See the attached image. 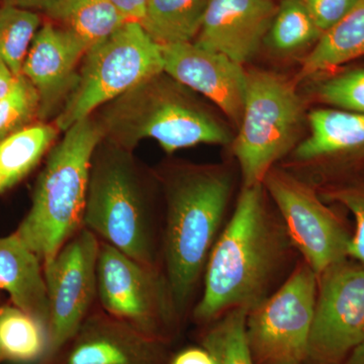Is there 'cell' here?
Returning <instances> with one entry per match:
<instances>
[{
    "mask_svg": "<svg viewBox=\"0 0 364 364\" xmlns=\"http://www.w3.org/2000/svg\"><path fill=\"white\" fill-rule=\"evenodd\" d=\"M161 265L177 312L186 321L221 233L232 177L215 165L174 167L163 179Z\"/></svg>",
    "mask_w": 364,
    "mask_h": 364,
    "instance_id": "obj_2",
    "label": "cell"
},
{
    "mask_svg": "<svg viewBox=\"0 0 364 364\" xmlns=\"http://www.w3.org/2000/svg\"><path fill=\"white\" fill-rule=\"evenodd\" d=\"M56 0H2V4L21 7L28 11H41L45 13Z\"/></svg>",
    "mask_w": 364,
    "mask_h": 364,
    "instance_id": "obj_34",
    "label": "cell"
},
{
    "mask_svg": "<svg viewBox=\"0 0 364 364\" xmlns=\"http://www.w3.org/2000/svg\"><path fill=\"white\" fill-rule=\"evenodd\" d=\"M170 364H215V361L203 347H188L173 354Z\"/></svg>",
    "mask_w": 364,
    "mask_h": 364,
    "instance_id": "obj_31",
    "label": "cell"
},
{
    "mask_svg": "<svg viewBox=\"0 0 364 364\" xmlns=\"http://www.w3.org/2000/svg\"><path fill=\"white\" fill-rule=\"evenodd\" d=\"M129 21L142 20L147 0H107Z\"/></svg>",
    "mask_w": 364,
    "mask_h": 364,
    "instance_id": "obj_32",
    "label": "cell"
},
{
    "mask_svg": "<svg viewBox=\"0 0 364 364\" xmlns=\"http://www.w3.org/2000/svg\"><path fill=\"white\" fill-rule=\"evenodd\" d=\"M18 78V76L14 75L6 64L0 60V100L14 90Z\"/></svg>",
    "mask_w": 364,
    "mask_h": 364,
    "instance_id": "obj_33",
    "label": "cell"
},
{
    "mask_svg": "<svg viewBox=\"0 0 364 364\" xmlns=\"http://www.w3.org/2000/svg\"><path fill=\"white\" fill-rule=\"evenodd\" d=\"M171 345L157 341L95 306L77 332L39 364H170Z\"/></svg>",
    "mask_w": 364,
    "mask_h": 364,
    "instance_id": "obj_13",
    "label": "cell"
},
{
    "mask_svg": "<svg viewBox=\"0 0 364 364\" xmlns=\"http://www.w3.org/2000/svg\"><path fill=\"white\" fill-rule=\"evenodd\" d=\"M210 0H147L140 25L159 46L195 41Z\"/></svg>",
    "mask_w": 364,
    "mask_h": 364,
    "instance_id": "obj_22",
    "label": "cell"
},
{
    "mask_svg": "<svg viewBox=\"0 0 364 364\" xmlns=\"http://www.w3.org/2000/svg\"><path fill=\"white\" fill-rule=\"evenodd\" d=\"M64 133L49 151L36 182L32 205L16 232L43 265L83 228L91 159L104 139L92 116Z\"/></svg>",
    "mask_w": 364,
    "mask_h": 364,
    "instance_id": "obj_5",
    "label": "cell"
},
{
    "mask_svg": "<svg viewBox=\"0 0 364 364\" xmlns=\"http://www.w3.org/2000/svg\"><path fill=\"white\" fill-rule=\"evenodd\" d=\"M317 277V299L303 364H344L364 343V264L347 258Z\"/></svg>",
    "mask_w": 364,
    "mask_h": 364,
    "instance_id": "obj_11",
    "label": "cell"
},
{
    "mask_svg": "<svg viewBox=\"0 0 364 364\" xmlns=\"http://www.w3.org/2000/svg\"><path fill=\"white\" fill-rule=\"evenodd\" d=\"M44 14L85 43L88 50L129 21L107 0H56Z\"/></svg>",
    "mask_w": 364,
    "mask_h": 364,
    "instance_id": "obj_19",
    "label": "cell"
},
{
    "mask_svg": "<svg viewBox=\"0 0 364 364\" xmlns=\"http://www.w3.org/2000/svg\"><path fill=\"white\" fill-rule=\"evenodd\" d=\"M277 11L273 0H210L193 43L243 65L264 42Z\"/></svg>",
    "mask_w": 364,
    "mask_h": 364,
    "instance_id": "obj_16",
    "label": "cell"
},
{
    "mask_svg": "<svg viewBox=\"0 0 364 364\" xmlns=\"http://www.w3.org/2000/svg\"><path fill=\"white\" fill-rule=\"evenodd\" d=\"M310 135L294 149V164L306 170L364 149V114L315 109L309 116Z\"/></svg>",
    "mask_w": 364,
    "mask_h": 364,
    "instance_id": "obj_18",
    "label": "cell"
},
{
    "mask_svg": "<svg viewBox=\"0 0 364 364\" xmlns=\"http://www.w3.org/2000/svg\"><path fill=\"white\" fill-rule=\"evenodd\" d=\"M105 140L133 151L152 139L167 154L200 144L229 145L232 134L165 72L104 105L98 117Z\"/></svg>",
    "mask_w": 364,
    "mask_h": 364,
    "instance_id": "obj_4",
    "label": "cell"
},
{
    "mask_svg": "<svg viewBox=\"0 0 364 364\" xmlns=\"http://www.w3.org/2000/svg\"><path fill=\"white\" fill-rule=\"evenodd\" d=\"M248 309L237 308L200 327L198 342L215 364H255L246 336Z\"/></svg>",
    "mask_w": 364,
    "mask_h": 364,
    "instance_id": "obj_24",
    "label": "cell"
},
{
    "mask_svg": "<svg viewBox=\"0 0 364 364\" xmlns=\"http://www.w3.org/2000/svg\"><path fill=\"white\" fill-rule=\"evenodd\" d=\"M317 291V275L299 258L284 284L248 311L246 336L254 363H304Z\"/></svg>",
    "mask_w": 364,
    "mask_h": 364,
    "instance_id": "obj_9",
    "label": "cell"
},
{
    "mask_svg": "<svg viewBox=\"0 0 364 364\" xmlns=\"http://www.w3.org/2000/svg\"><path fill=\"white\" fill-rule=\"evenodd\" d=\"M87 45L73 33L48 21L43 23L23 62L21 75L37 90L39 121L58 116L78 80V66Z\"/></svg>",
    "mask_w": 364,
    "mask_h": 364,
    "instance_id": "obj_15",
    "label": "cell"
},
{
    "mask_svg": "<svg viewBox=\"0 0 364 364\" xmlns=\"http://www.w3.org/2000/svg\"><path fill=\"white\" fill-rule=\"evenodd\" d=\"M314 21L323 33L350 13L359 0H303Z\"/></svg>",
    "mask_w": 364,
    "mask_h": 364,
    "instance_id": "obj_30",
    "label": "cell"
},
{
    "mask_svg": "<svg viewBox=\"0 0 364 364\" xmlns=\"http://www.w3.org/2000/svg\"><path fill=\"white\" fill-rule=\"evenodd\" d=\"M163 58L157 45L138 21H127L111 37L86 52L78 80L55 119L59 131L92 116L93 112L162 73Z\"/></svg>",
    "mask_w": 364,
    "mask_h": 364,
    "instance_id": "obj_7",
    "label": "cell"
},
{
    "mask_svg": "<svg viewBox=\"0 0 364 364\" xmlns=\"http://www.w3.org/2000/svg\"><path fill=\"white\" fill-rule=\"evenodd\" d=\"M265 195L262 183L243 186L210 251L203 294L191 310L200 327L234 309L257 306L284 284L299 259L286 225L277 210L268 208Z\"/></svg>",
    "mask_w": 364,
    "mask_h": 364,
    "instance_id": "obj_1",
    "label": "cell"
},
{
    "mask_svg": "<svg viewBox=\"0 0 364 364\" xmlns=\"http://www.w3.org/2000/svg\"><path fill=\"white\" fill-rule=\"evenodd\" d=\"M83 228L141 264L162 269V224L132 151L102 139L91 159Z\"/></svg>",
    "mask_w": 364,
    "mask_h": 364,
    "instance_id": "obj_3",
    "label": "cell"
},
{
    "mask_svg": "<svg viewBox=\"0 0 364 364\" xmlns=\"http://www.w3.org/2000/svg\"><path fill=\"white\" fill-rule=\"evenodd\" d=\"M40 100L37 90L23 75L14 90L0 100V142L39 121Z\"/></svg>",
    "mask_w": 364,
    "mask_h": 364,
    "instance_id": "obj_27",
    "label": "cell"
},
{
    "mask_svg": "<svg viewBox=\"0 0 364 364\" xmlns=\"http://www.w3.org/2000/svg\"><path fill=\"white\" fill-rule=\"evenodd\" d=\"M42 25L37 11L0 6V60L14 75H21L26 55Z\"/></svg>",
    "mask_w": 364,
    "mask_h": 364,
    "instance_id": "obj_26",
    "label": "cell"
},
{
    "mask_svg": "<svg viewBox=\"0 0 364 364\" xmlns=\"http://www.w3.org/2000/svg\"><path fill=\"white\" fill-rule=\"evenodd\" d=\"M0 363H2L1 355H0Z\"/></svg>",
    "mask_w": 364,
    "mask_h": 364,
    "instance_id": "obj_36",
    "label": "cell"
},
{
    "mask_svg": "<svg viewBox=\"0 0 364 364\" xmlns=\"http://www.w3.org/2000/svg\"><path fill=\"white\" fill-rule=\"evenodd\" d=\"M97 272L102 310L151 339L176 341L184 321L162 269L141 264L100 240Z\"/></svg>",
    "mask_w": 364,
    "mask_h": 364,
    "instance_id": "obj_8",
    "label": "cell"
},
{
    "mask_svg": "<svg viewBox=\"0 0 364 364\" xmlns=\"http://www.w3.org/2000/svg\"><path fill=\"white\" fill-rule=\"evenodd\" d=\"M98 251L100 239L82 228L44 265L50 306L49 347L41 363L77 332L97 305Z\"/></svg>",
    "mask_w": 364,
    "mask_h": 364,
    "instance_id": "obj_12",
    "label": "cell"
},
{
    "mask_svg": "<svg viewBox=\"0 0 364 364\" xmlns=\"http://www.w3.org/2000/svg\"><path fill=\"white\" fill-rule=\"evenodd\" d=\"M0 289L9 294L14 306L37 318L49 333L44 265L16 233L0 237Z\"/></svg>",
    "mask_w": 364,
    "mask_h": 364,
    "instance_id": "obj_17",
    "label": "cell"
},
{
    "mask_svg": "<svg viewBox=\"0 0 364 364\" xmlns=\"http://www.w3.org/2000/svg\"><path fill=\"white\" fill-rule=\"evenodd\" d=\"M49 333L37 318L16 306H0L2 361L39 364L47 354Z\"/></svg>",
    "mask_w": 364,
    "mask_h": 364,
    "instance_id": "obj_23",
    "label": "cell"
},
{
    "mask_svg": "<svg viewBox=\"0 0 364 364\" xmlns=\"http://www.w3.org/2000/svg\"><path fill=\"white\" fill-rule=\"evenodd\" d=\"M262 184L299 256L317 277L348 258L350 230L309 182L274 166Z\"/></svg>",
    "mask_w": 364,
    "mask_h": 364,
    "instance_id": "obj_10",
    "label": "cell"
},
{
    "mask_svg": "<svg viewBox=\"0 0 364 364\" xmlns=\"http://www.w3.org/2000/svg\"><path fill=\"white\" fill-rule=\"evenodd\" d=\"M364 55V0H359L350 13L333 26L315 44L299 73L305 79L334 68Z\"/></svg>",
    "mask_w": 364,
    "mask_h": 364,
    "instance_id": "obj_20",
    "label": "cell"
},
{
    "mask_svg": "<svg viewBox=\"0 0 364 364\" xmlns=\"http://www.w3.org/2000/svg\"><path fill=\"white\" fill-rule=\"evenodd\" d=\"M322 35L303 0H282L264 43L279 54H291L316 44Z\"/></svg>",
    "mask_w": 364,
    "mask_h": 364,
    "instance_id": "obj_25",
    "label": "cell"
},
{
    "mask_svg": "<svg viewBox=\"0 0 364 364\" xmlns=\"http://www.w3.org/2000/svg\"><path fill=\"white\" fill-rule=\"evenodd\" d=\"M318 97L325 104L364 114V69L328 79L318 86Z\"/></svg>",
    "mask_w": 364,
    "mask_h": 364,
    "instance_id": "obj_28",
    "label": "cell"
},
{
    "mask_svg": "<svg viewBox=\"0 0 364 364\" xmlns=\"http://www.w3.org/2000/svg\"><path fill=\"white\" fill-rule=\"evenodd\" d=\"M59 132L55 124L36 122L0 142V195L37 166L51 150Z\"/></svg>",
    "mask_w": 364,
    "mask_h": 364,
    "instance_id": "obj_21",
    "label": "cell"
},
{
    "mask_svg": "<svg viewBox=\"0 0 364 364\" xmlns=\"http://www.w3.org/2000/svg\"><path fill=\"white\" fill-rule=\"evenodd\" d=\"M160 49L163 71L212 100L238 129L247 85V71L243 65L193 42L160 46Z\"/></svg>",
    "mask_w": 364,
    "mask_h": 364,
    "instance_id": "obj_14",
    "label": "cell"
},
{
    "mask_svg": "<svg viewBox=\"0 0 364 364\" xmlns=\"http://www.w3.org/2000/svg\"><path fill=\"white\" fill-rule=\"evenodd\" d=\"M303 112L291 81L261 69L247 71L243 117L233 140L243 186L262 183L275 163L294 147Z\"/></svg>",
    "mask_w": 364,
    "mask_h": 364,
    "instance_id": "obj_6",
    "label": "cell"
},
{
    "mask_svg": "<svg viewBox=\"0 0 364 364\" xmlns=\"http://www.w3.org/2000/svg\"><path fill=\"white\" fill-rule=\"evenodd\" d=\"M344 364H364V343L352 352Z\"/></svg>",
    "mask_w": 364,
    "mask_h": 364,
    "instance_id": "obj_35",
    "label": "cell"
},
{
    "mask_svg": "<svg viewBox=\"0 0 364 364\" xmlns=\"http://www.w3.org/2000/svg\"><path fill=\"white\" fill-rule=\"evenodd\" d=\"M318 195L323 200L340 203L353 215L356 225L348 246V258L364 264V186H339Z\"/></svg>",
    "mask_w": 364,
    "mask_h": 364,
    "instance_id": "obj_29",
    "label": "cell"
}]
</instances>
